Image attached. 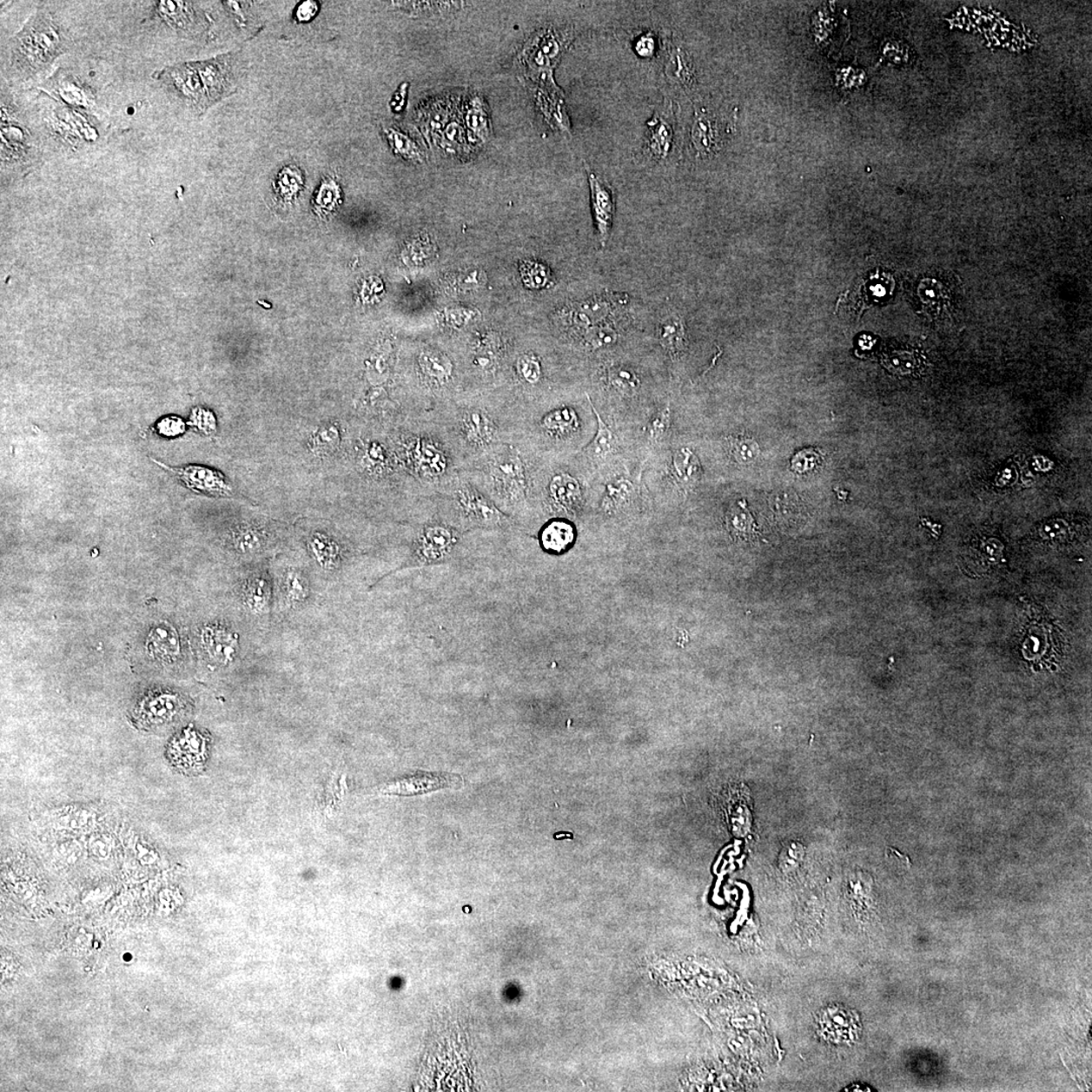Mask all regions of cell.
Instances as JSON below:
<instances>
[{"label": "cell", "mask_w": 1092, "mask_h": 1092, "mask_svg": "<svg viewBox=\"0 0 1092 1092\" xmlns=\"http://www.w3.org/2000/svg\"><path fill=\"white\" fill-rule=\"evenodd\" d=\"M160 20L175 30H189L195 20V11L190 3L183 2H157L154 5Z\"/></svg>", "instance_id": "cell-31"}, {"label": "cell", "mask_w": 1092, "mask_h": 1092, "mask_svg": "<svg viewBox=\"0 0 1092 1092\" xmlns=\"http://www.w3.org/2000/svg\"><path fill=\"white\" fill-rule=\"evenodd\" d=\"M466 125L471 137L485 142L491 137L492 128L486 103L480 96L472 98L467 109Z\"/></svg>", "instance_id": "cell-33"}, {"label": "cell", "mask_w": 1092, "mask_h": 1092, "mask_svg": "<svg viewBox=\"0 0 1092 1092\" xmlns=\"http://www.w3.org/2000/svg\"><path fill=\"white\" fill-rule=\"evenodd\" d=\"M418 364L425 384L433 390L446 387L452 379V364L440 354L426 353L419 359Z\"/></svg>", "instance_id": "cell-25"}, {"label": "cell", "mask_w": 1092, "mask_h": 1092, "mask_svg": "<svg viewBox=\"0 0 1092 1092\" xmlns=\"http://www.w3.org/2000/svg\"><path fill=\"white\" fill-rule=\"evenodd\" d=\"M55 118H56L54 123L55 131L59 136H63L65 139L80 141V143H82V141L95 140L96 136V129L90 127L82 115L70 112V110H64V112L61 110Z\"/></svg>", "instance_id": "cell-28"}, {"label": "cell", "mask_w": 1092, "mask_h": 1092, "mask_svg": "<svg viewBox=\"0 0 1092 1092\" xmlns=\"http://www.w3.org/2000/svg\"><path fill=\"white\" fill-rule=\"evenodd\" d=\"M539 539L545 551L561 553L569 549L575 540V529L569 522L553 520L542 529Z\"/></svg>", "instance_id": "cell-29"}, {"label": "cell", "mask_w": 1092, "mask_h": 1092, "mask_svg": "<svg viewBox=\"0 0 1092 1092\" xmlns=\"http://www.w3.org/2000/svg\"><path fill=\"white\" fill-rule=\"evenodd\" d=\"M464 783L461 777L452 774L418 772L391 783L384 789L387 794L416 795L435 791L442 788L460 786Z\"/></svg>", "instance_id": "cell-18"}, {"label": "cell", "mask_w": 1092, "mask_h": 1092, "mask_svg": "<svg viewBox=\"0 0 1092 1092\" xmlns=\"http://www.w3.org/2000/svg\"><path fill=\"white\" fill-rule=\"evenodd\" d=\"M588 177L591 190L592 213L597 228L598 237L602 246H606L613 224L615 201L613 191L588 168Z\"/></svg>", "instance_id": "cell-16"}, {"label": "cell", "mask_w": 1092, "mask_h": 1092, "mask_svg": "<svg viewBox=\"0 0 1092 1092\" xmlns=\"http://www.w3.org/2000/svg\"><path fill=\"white\" fill-rule=\"evenodd\" d=\"M547 492L549 501L557 511L575 514L581 506V485L570 473H555L549 480Z\"/></svg>", "instance_id": "cell-19"}, {"label": "cell", "mask_w": 1092, "mask_h": 1092, "mask_svg": "<svg viewBox=\"0 0 1092 1092\" xmlns=\"http://www.w3.org/2000/svg\"><path fill=\"white\" fill-rule=\"evenodd\" d=\"M267 535L261 526L243 523L234 527L229 534L230 545L239 553L252 554L263 551Z\"/></svg>", "instance_id": "cell-26"}, {"label": "cell", "mask_w": 1092, "mask_h": 1092, "mask_svg": "<svg viewBox=\"0 0 1092 1092\" xmlns=\"http://www.w3.org/2000/svg\"><path fill=\"white\" fill-rule=\"evenodd\" d=\"M209 739L206 734L189 727L171 740L169 756L172 764L183 772H199L207 762Z\"/></svg>", "instance_id": "cell-11"}, {"label": "cell", "mask_w": 1092, "mask_h": 1092, "mask_svg": "<svg viewBox=\"0 0 1092 1092\" xmlns=\"http://www.w3.org/2000/svg\"><path fill=\"white\" fill-rule=\"evenodd\" d=\"M388 437L406 473L430 495L458 474V460L427 413L396 426Z\"/></svg>", "instance_id": "cell-1"}, {"label": "cell", "mask_w": 1092, "mask_h": 1092, "mask_svg": "<svg viewBox=\"0 0 1092 1092\" xmlns=\"http://www.w3.org/2000/svg\"><path fill=\"white\" fill-rule=\"evenodd\" d=\"M385 135L394 154L411 162H421V151L408 135L392 128L386 129Z\"/></svg>", "instance_id": "cell-37"}, {"label": "cell", "mask_w": 1092, "mask_h": 1092, "mask_svg": "<svg viewBox=\"0 0 1092 1092\" xmlns=\"http://www.w3.org/2000/svg\"><path fill=\"white\" fill-rule=\"evenodd\" d=\"M443 149L448 153L458 154L466 150L467 138L465 129L459 122H452L444 129L442 136Z\"/></svg>", "instance_id": "cell-42"}, {"label": "cell", "mask_w": 1092, "mask_h": 1092, "mask_svg": "<svg viewBox=\"0 0 1092 1092\" xmlns=\"http://www.w3.org/2000/svg\"><path fill=\"white\" fill-rule=\"evenodd\" d=\"M608 381L611 386L623 394L633 393L640 386L639 376L632 370L625 367L610 368Z\"/></svg>", "instance_id": "cell-40"}, {"label": "cell", "mask_w": 1092, "mask_h": 1092, "mask_svg": "<svg viewBox=\"0 0 1092 1092\" xmlns=\"http://www.w3.org/2000/svg\"><path fill=\"white\" fill-rule=\"evenodd\" d=\"M164 470L174 473L176 478L190 491L213 497H232L234 491L231 484L223 473L211 467L189 465L182 467H170L162 462L153 460Z\"/></svg>", "instance_id": "cell-12"}, {"label": "cell", "mask_w": 1092, "mask_h": 1092, "mask_svg": "<svg viewBox=\"0 0 1092 1092\" xmlns=\"http://www.w3.org/2000/svg\"><path fill=\"white\" fill-rule=\"evenodd\" d=\"M589 400L592 409H593L594 414L597 418L598 429L594 440H592V442L589 443V446L585 448V452L591 455L592 458L606 460L614 452L616 437L613 431L611 430L606 422L603 421L599 413L597 412L590 399Z\"/></svg>", "instance_id": "cell-35"}, {"label": "cell", "mask_w": 1092, "mask_h": 1092, "mask_svg": "<svg viewBox=\"0 0 1092 1092\" xmlns=\"http://www.w3.org/2000/svg\"><path fill=\"white\" fill-rule=\"evenodd\" d=\"M517 373L524 381L534 385L541 378L540 363L533 355H524L517 362Z\"/></svg>", "instance_id": "cell-44"}, {"label": "cell", "mask_w": 1092, "mask_h": 1092, "mask_svg": "<svg viewBox=\"0 0 1092 1092\" xmlns=\"http://www.w3.org/2000/svg\"><path fill=\"white\" fill-rule=\"evenodd\" d=\"M536 96L539 107L546 119L553 128L561 132H570V121L563 100V91H553L539 89Z\"/></svg>", "instance_id": "cell-27"}, {"label": "cell", "mask_w": 1092, "mask_h": 1092, "mask_svg": "<svg viewBox=\"0 0 1092 1092\" xmlns=\"http://www.w3.org/2000/svg\"><path fill=\"white\" fill-rule=\"evenodd\" d=\"M572 39V35L569 32H559L553 28L542 30L533 36L518 58L526 76L540 85V89L561 91L554 83L553 70Z\"/></svg>", "instance_id": "cell-7"}, {"label": "cell", "mask_w": 1092, "mask_h": 1092, "mask_svg": "<svg viewBox=\"0 0 1092 1092\" xmlns=\"http://www.w3.org/2000/svg\"><path fill=\"white\" fill-rule=\"evenodd\" d=\"M661 342L663 347L672 356H678L686 347V339L680 320L670 319L662 326Z\"/></svg>", "instance_id": "cell-36"}, {"label": "cell", "mask_w": 1092, "mask_h": 1092, "mask_svg": "<svg viewBox=\"0 0 1092 1092\" xmlns=\"http://www.w3.org/2000/svg\"><path fill=\"white\" fill-rule=\"evenodd\" d=\"M672 476L681 485H688L695 479L697 462L689 449L683 448L672 456Z\"/></svg>", "instance_id": "cell-38"}, {"label": "cell", "mask_w": 1092, "mask_h": 1092, "mask_svg": "<svg viewBox=\"0 0 1092 1092\" xmlns=\"http://www.w3.org/2000/svg\"><path fill=\"white\" fill-rule=\"evenodd\" d=\"M731 452L739 462H748L756 454L754 453V446H751L749 440H738L732 443Z\"/></svg>", "instance_id": "cell-50"}, {"label": "cell", "mask_w": 1092, "mask_h": 1092, "mask_svg": "<svg viewBox=\"0 0 1092 1092\" xmlns=\"http://www.w3.org/2000/svg\"><path fill=\"white\" fill-rule=\"evenodd\" d=\"M919 288H921L919 295H921L923 303L925 304L924 306L933 308V311H937L945 305L947 295L941 283L934 280H927V281L922 283Z\"/></svg>", "instance_id": "cell-41"}, {"label": "cell", "mask_w": 1092, "mask_h": 1092, "mask_svg": "<svg viewBox=\"0 0 1092 1092\" xmlns=\"http://www.w3.org/2000/svg\"><path fill=\"white\" fill-rule=\"evenodd\" d=\"M318 10L317 3L308 0L299 6L295 17L301 23L310 22L317 15Z\"/></svg>", "instance_id": "cell-51"}, {"label": "cell", "mask_w": 1092, "mask_h": 1092, "mask_svg": "<svg viewBox=\"0 0 1092 1092\" xmlns=\"http://www.w3.org/2000/svg\"><path fill=\"white\" fill-rule=\"evenodd\" d=\"M432 520L419 530L413 544L412 564L431 566L444 563L459 544L460 530L442 520L433 511Z\"/></svg>", "instance_id": "cell-8"}, {"label": "cell", "mask_w": 1092, "mask_h": 1092, "mask_svg": "<svg viewBox=\"0 0 1092 1092\" xmlns=\"http://www.w3.org/2000/svg\"><path fill=\"white\" fill-rule=\"evenodd\" d=\"M0 157L3 169L30 168L38 159V144L20 109L2 92Z\"/></svg>", "instance_id": "cell-6"}, {"label": "cell", "mask_w": 1092, "mask_h": 1092, "mask_svg": "<svg viewBox=\"0 0 1092 1092\" xmlns=\"http://www.w3.org/2000/svg\"><path fill=\"white\" fill-rule=\"evenodd\" d=\"M633 493L632 484L627 480L620 479L614 480L607 486L606 498L603 500L604 508L606 510H616L629 501Z\"/></svg>", "instance_id": "cell-39"}, {"label": "cell", "mask_w": 1092, "mask_h": 1092, "mask_svg": "<svg viewBox=\"0 0 1092 1092\" xmlns=\"http://www.w3.org/2000/svg\"><path fill=\"white\" fill-rule=\"evenodd\" d=\"M342 442V432L338 423H327L314 432L308 447L318 456H328L337 453Z\"/></svg>", "instance_id": "cell-34"}, {"label": "cell", "mask_w": 1092, "mask_h": 1092, "mask_svg": "<svg viewBox=\"0 0 1092 1092\" xmlns=\"http://www.w3.org/2000/svg\"><path fill=\"white\" fill-rule=\"evenodd\" d=\"M201 643L208 659L215 664L230 665L238 656V634L221 623H212L203 627Z\"/></svg>", "instance_id": "cell-15"}, {"label": "cell", "mask_w": 1092, "mask_h": 1092, "mask_svg": "<svg viewBox=\"0 0 1092 1092\" xmlns=\"http://www.w3.org/2000/svg\"><path fill=\"white\" fill-rule=\"evenodd\" d=\"M157 432L164 437H177L184 433L187 426L182 418L169 416L162 419L156 425Z\"/></svg>", "instance_id": "cell-48"}, {"label": "cell", "mask_w": 1092, "mask_h": 1092, "mask_svg": "<svg viewBox=\"0 0 1092 1092\" xmlns=\"http://www.w3.org/2000/svg\"><path fill=\"white\" fill-rule=\"evenodd\" d=\"M147 651L159 661H174L181 652V640L175 629L168 623L154 627L147 640Z\"/></svg>", "instance_id": "cell-22"}, {"label": "cell", "mask_w": 1092, "mask_h": 1092, "mask_svg": "<svg viewBox=\"0 0 1092 1092\" xmlns=\"http://www.w3.org/2000/svg\"><path fill=\"white\" fill-rule=\"evenodd\" d=\"M189 424L205 435H212L217 431V419L213 413L203 408H195L191 413Z\"/></svg>", "instance_id": "cell-43"}, {"label": "cell", "mask_w": 1092, "mask_h": 1092, "mask_svg": "<svg viewBox=\"0 0 1092 1092\" xmlns=\"http://www.w3.org/2000/svg\"><path fill=\"white\" fill-rule=\"evenodd\" d=\"M303 182V175L298 168L295 166H288L280 172L279 187L282 195H293L295 190L298 191Z\"/></svg>", "instance_id": "cell-45"}, {"label": "cell", "mask_w": 1092, "mask_h": 1092, "mask_svg": "<svg viewBox=\"0 0 1092 1092\" xmlns=\"http://www.w3.org/2000/svg\"><path fill=\"white\" fill-rule=\"evenodd\" d=\"M281 591L288 606L297 607L310 596V583L303 572L292 567L283 572Z\"/></svg>", "instance_id": "cell-32"}, {"label": "cell", "mask_w": 1092, "mask_h": 1092, "mask_svg": "<svg viewBox=\"0 0 1092 1092\" xmlns=\"http://www.w3.org/2000/svg\"><path fill=\"white\" fill-rule=\"evenodd\" d=\"M51 88L64 103L74 107L90 108L96 101L94 92L79 79L71 76L60 74L57 78L54 79Z\"/></svg>", "instance_id": "cell-24"}, {"label": "cell", "mask_w": 1092, "mask_h": 1092, "mask_svg": "<svg viewBox=\"0 0 1092 1092\" xmlns=\"http://www.w3.org/2000/svg\"><path fill=\"white\" fill-rule=\"evenodd\" d=\"M154 78L190 108L202 112L211 107L195 62L166 67L157 72Z\"/></svg>", "instance_id": "cell-9"}, {"label": "cell", "mask_w": 1092, "mask_h": 1092, "mask_svg": "<svg viewBox=\"0 0 1092 1092\" xmlns=\"http://www.w3.org/2000/svg\"><path fill=\"white\" fill-rule=\"evenodd\" d=\"M188 703L181 695L169 691L148 694L135 709V718L142 726L156 727L174 723L187 711Z\"/></svg>", "instance_id": "cell-10"}, {"label": "cell", "mask_w": 1092, "mask_h": 1092, "mask_svg": "<svg viewBox=\"0 0 1092 1092\" xmlns=\"http://www.w3.org/2000/svg\"><path fill=\"white\" fill-rule=\"evenodd\" d=\"M308 548L314 561L325 570H335L345 558V547L336 536L317 532L308 539Z\"/></svg>", "instance_id": "cell-21"}, {"label": "cell", "mask_w": 1092, "mask_h": 1092, "mask_svg": "<svg viewBox=\"0 0 1092 1092\" xmlns=\"http://www.w3.org/2000/svg\"><path fill=\"white\" fill-rule=\"evenodd\" d=\"M427 414L447 438L460 470L513 438L509 418H505L501 411L483 405L433 408Z\"/></svg>", "instance_id": "cell-2"}, {"label": "cell", "mask_w": 1092, "mask_h": 1092, "mask_svg": "<svg viewBox=\"0 0 1092 1092\" xmlns=\"http://www.w3.org/2000/svg\"><path fill=\"white\" fill-rule=\"evenodd\" d=\"M539 426L546 435L554 440H564L577 430L578 417L572 408L563 407L548 412L542 417Z\"/></svg>", "instance_id": "cell-30"}, {"label": "cell", "mask_w": 1092, "mask_h": 1092, "mask_svg": "<svg viewBox=\"0 0 1092 1092\" xmlns=\"http://www.w3.org/2000/svg\"><path fill=\"white\" fill-rule=\"evenodd\" d=\"M691 141L697 156H714L719 151L723 142L718 122L705 112L697 113L691 129Z\"/></svg>", "instance_id": "cell-20"}, {"label": "cell", "mask_w": 1092, "mask_h": 1092, "mask_svg": "<svg viewBox=\"0 0 1092 1092\" xmlns=\"http://www.w3.org/2000/svg\"><path fill=\"white\" fill-rule=\"evenodd\" d=\"M69 49V39L50 12L36 11L11 39L10 68L29 79L48 69Z\"/></svg>", "instance_id": "cell-5"}, {"label": "cell", "mask_w": 1092, "mask_h": 1092, "mask_svg": "<svg viewBox=\"0 0 1092 1092\" xmlns=\"http://www.w3.org/2000/svg\"><path fill=\"white\" fill-rule=\"evenodd\" d=\"M273 579L264 569L247 573L240 588V597L248 612L255 615L268 613L273 603Z\"/></svg>", "instance_id": "cell-17"}, {"label": "cell", "mask_w": 1092, "mask_h": 1092, "mask_svg": "<svg viewBox=\"0 0 1092 1092\" xmlns=\"http://www.w3.org/2000/svg\"><path fill=\"white\" fill-rule=\"evenodd\" d=\"M665 74L672 84L683 89H690L695 83L692 59L681 47H672L665 65Z\"/></svg>", "instance_id": "cell-23"}, {"label": "cell", "mask_w": 1092, "mask_h": 1092, "mask_svg": "<svg viewBox=\"0 0 1092 1092\" xmlns=\"http://www.w3.org/2000/svg\"><path fill=\"white\" fill-rule=\"evenodd\" d=\"M671 410L669 407L658 413L657 416L652 419L647 427V434L650 440L659 441L663 440L664 436L668 433L671 428Z\"/></svg>", "instance_id": "cell-46"}, {"label": "cell", "mask_w": 1092, "mask_h": 1092, "mask_svg": "<svg viewBox=\"0 0 1092 1092\" xmlns=\"http://www.w3.org/2000/svg\"><path fill=\"white\" fill-rule=\"evenodd\" d=\"M209 106L224 100L234 91L231 55L195 62Z\"/></svg>", "instance_id": "cell-14"}, {"label": "cell", "mask_w": 1092, "mask_h": 1092, "mask_svg": "<svg viewBox=\"0 0 1092 1092\" xmlns=\"http://www.w3.org/2000/svg\"><path fill=\"white\" fill-rule=\"evenodd\" d=\"M459 473L511 518L529 502L527 462L515 441L499 444Z\"/></svg>", "instance_id": "cell-3"}, {"label": "cell", "mask_w": 1092, "mask_h": 1092, "mask_svg": "<svg viewBox=\"0 0 1092 1092\" xmlns=\"http://www.w3.org/2000/svg\"><path fill=\"white\" fill-rule=\"evenodd\" d=\"M339 200V188L334 181H326L319 190L316 199L317 205L320 208L332 209L336 206Z\"/></svg>", "instance_id": "cell-47"}, {"label": "cell", "mask_w": 1092, "mask_h": 1092, "mask_svg": "<svg viewBox=\"0 0 1092 1092\" xmlns=\"http://www.w3.org/2000/svg\"><path fill=\"white\" fill-rule=\"evenodd\" d=\"M435 514L461 533L476 529L502 530L512 518L460 473L431 496Z\"/></svg>", "instance_id": "cell-4"}, {"label": "cell", "mask_w": 1092, "mask_h": 1092, "mask_svg": "<svg viewBox=\"0 0 1092 1092\" xmlns=\"http://www.w3.org/2000/svg\"><path fill=\"white\" fill-rule=\"evenodd\" d=\"M635 50L641 57L649 58L655 55L657 50V42L655 36L652 34L641 35L635 43Z\"/></svg>", "instance_id": "cell-49"}, {"label": "cell", "mask_w": 1092, "mask_h": 1092, "mask_svg": "<svg viewBox=\"0 0 1092 1092\" xmlns=\"http://www.w3.org/2000/svg\"><path fill=\"white\" fill-rule=\"evenodd\" d=\"M675 116L672 103H665L647 122L649 135L645 143V156L653 162H665L674 151Z\"/></svg>", "instance_id": "cell-13"}]
</instances>
